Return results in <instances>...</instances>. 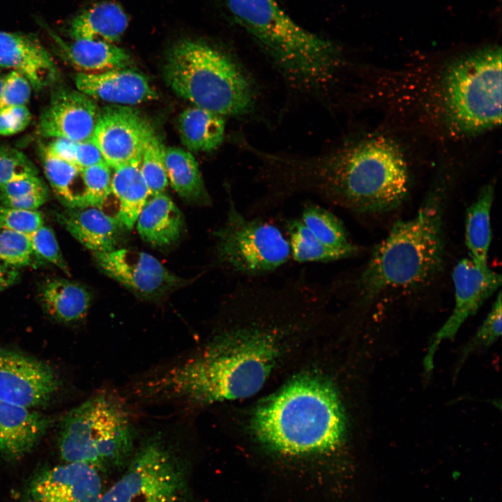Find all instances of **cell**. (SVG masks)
Instances as JSON below:
<instances>
[{
  "label": "cell",
  "instance_id": "obj_1",
  "mask_svg": "<svg viewBox=\"0 0 502 502\" xmlns=\"http://www.w3.org/2000/svg\"><path fill=\"white\" fill-rule=\"evenodd\" d=\"M275 161L265 180L268 197L277 207L293 195L311 193L355 213L387 212L400 206L409 191L402 152L383 136L312 158Z\"/></svg>",
  "mask_w": 502,
  "mask_h": 502
},
{
  "label": "cell",
  "instance_id": "obj_2",
  "mask_svg": "<svg viewBox=\"0 0 502 502\" xmlns=\"http://www.w3.org/2000/svg\"><path fill=\"white\" fill-rule=\"evenodd\" d=\"M269 326L238 328L140 383L139 395L190 406L242 399L257 393L278 356Z\"/></svg>",
  "mask_w": 502,
  "mask_h": 502
},
{
  "label": "cell",
  "instance_id": "obj_3",
  "mask_svg": "<svg viewBox=\"0 0 502 502\" xmlns=\"http://www.w3.org/2000/svg\"><path fill=\"white\" fill-rule=\"evenodd\" d=\"M257 439L284 455L335 450L344 442L347 419L337 391L312 375L298 377L262 402L251 419Z\"/></svg>",
  "mask_w": 502,
  "mask_h": 502
},
{
  "label": "cell",
  "instance_id": "obj_4",
  "mask_svg": "<svg viewBox=\"0 0 502 502\" xmlns=\"http://www.w3.org/2000/svg\"><path fill=\"white\" fill-rule=\"evenodd\" d=\"M443 192L439 185L415 216L395 222L376 246L356 281L357 296L368 299L418 288L433 279L443 261Z\"/></svg>",
  "mask_w": 502,
  "mask_h": 502
},
{
  "label": "cell",
  "instance_id": "obj_5",
  "mask_svg": "<svg viewBox=\"0 0 502 502\" xmlns=\"http://www.w3.org/2000/svg\"><path fill=\"white\" fill-rule=\"evenodd\" d=\"M235 20L290 81L307 88L329 83L340 63L337 47L299 26L275 0H225Z\"/></svg>",
  "mask_w": 502,
  "mask_h": 502
},
{
  "label": "cell",
  "instance_id": "obj_6",
  "mask_svg": "<svg viewBox=\"0 0 502 502\" xmlns=\"http://www.w3.org/2000/svg\"><path fill=\"white\" fill-rule=\"evenodd\" d=\"M167 84L195 106L221 116H241L254 105L252 85L229 56L201 40L183 39L167 53Z\"/></svg>",
  "mask_w": 502,
  "mask_h": 502
},
{
  "label": "cell",
  "instance_id": "obj_7",
  "mask_svg": "<svg viewBox=\"0 0 502 502\" xmlns=\"http://www.w3.org/2000/svg\"><path fill=\"white\" fill-rule=\"evenodd\" d=\"M437 101L446 126L458 134L484 132L501 121V50L487 45L446 66Z\"/></svg>",
  "mask_w": 502,
  "mask_h": 502
},
{
  "label": "cell",
  "instance_id": "obj_8",
  "mask_svg": "<svg viewBox=\"0 0 502 502\" xmlns=\"http://www.w3.org/2000/svg\"><path fill=\"white\" fill-rule=\"evenodd\" d=\"M135 437V426L122 401L100 393L64 416L59 449L66 463H86L100 469L123 463Z\"/></svg>",
  "mask_w": 502,
  "mask_h": 502
},
{
  "label": "cell",
  "instance_id": "obj_9",
  "mask_svg": "<svg viewBox=\"0 0 502 502\" xmlns=\"http://www.w3.org/2000/svg\"><path fill=\"white\" fill-rule=\"evenodd\" d=\"M225 221L213 233L218 264L246 279L273 273L291 259L288 239L275 225L248 216L229 199Z\"/></svg>",
  "mask_w": 502,
  "mask_h": 502
},
{
  "label": "cell",
  "instance_id": "obj_10",
  "mask_svg": "<svg viewBox=\"0 0 502 502\" xmlns=\"http://www.w3.org/2000/svg\"><path fill=\"white\" fill-rule=\"evenodd\" d=\"M184 491L177 457L155 437L142 446L122 477L96 502H181Z\"/></svg>",
  "mask_w": 502,
  "mask_h": 502
},
{
  "label": "cell",
  "instance_id": "obj_11",
  "mask_svg": "<svg viewBox=\"0 0 502 502\" xmlns=\"http://www.w3.org/2000/svg\"><path fill=\"white\" fill-rule=\"evenodd\" d=\"M93 257L104 273L144 299L160 298L185 283L183 279L146 252L116 248L93 252Z\"/></svg>",
  "mask_w": 502,
  "mask_h": 502
},
{
  "label": "cell",
  "instance_id": "obj_12",
  "mask_svg": "<svg viewBox=\"0 0 502 502\" xmlns=\"http://www.w3.org/2000/svg\"><path fill=\"white\" fill-rule=\"evenodd\" d=\"M59 387V378L49 365L0 348L1 402L31 409L46 404Z\"/></svg>",
  "mask_w": 502,
  "mask_h": 502
},
{
  "label": "cell",
  "instance_id": "obj_13",
  "mask_svg": "<svg viewBox=\"0 0 502 502\" xmlns=\"http://www.w3.org/2000/svg\"><path fill=\"white\" fill-rule=\"evenodd\" d=\"M154 132L138 110L114 105L100 109L92 138L105 162L112 169L139 159Z\"/></svg>",
  "mask_w": 502,
  "mask_h": 502
},
{
  "label": "cell",
  "instance_id": "obj_14",
  "mask_svg": "<svg viewBox=\"0 0 502 502\" xmlns=\"http://www.w3.org/2000/svg\"><path fill=\"white\" fill-rule=\"evenodd\" d=\"M455 305L452 313L436 333L428 347L424 359L425 370L434 368V356L441 342L455 337L461 326L475 314L483 303L501 284V275L492 269L482 271L470 258L461 259L452 271Z\"/></svg>",
  "mask_w": 502,
  "mask_h": 502
},
{
  "label": "cell",
  "instance_id": "obj_15",
  "mask_svg": "<svg viewBox=\"0 0 502 502\" xmlns=\"http://www.w3.org/2000/svg\"><path fill=\"white\" fill-rule=\"evenodd\" d=\"M100 109L93 99L79 91L55 92L42 112L38 129L41 135L75 142L91 140Z\"/></svg>",
  "mask_w": 502,
  "mask_h": 502
},
{
  "label": "cell",
  "instance_id": "obj_16",
  "mask_svg": "<svg viewBox=\"0 0 502 502\" xmlns=\"http://www.w3.org/2000/svg\"><path fill=\"white\" fill-rule=\"evenodd\" d=\"M101 494L98 469L86 463H66L38 475L25 502H96Z\"/></svg>",
  "mask_w": 502,
  "mask_h": 502
},
{
  "label": "cell",
  "instance_id": "obj_17",
  "mask_svg": "<svg viewBox=\"0 0 502 502\" xmlns=\"http://www.w3.org/2000/svg\"><path fill=\"white\" fill-rule=\"evenodd\" d=\"M75 83L77 91L91 98L120 105H135L158 97L148 79L132 69L79 73L75 77Z\"/></svg>",
  "mask_w": 502,
  "mask_h": 502
},
{
  "label": "cell",
  "instance_id": "obj_18",
  "mask_svg": "<svg viewBox=\"0 0 502 502\" xmlns=\"http://www.w3.org/2000/svg\"><path fill=\"white\" fill-rule=\"evenodd\" d=\"M0 67L24 75L36 90L56 79L58 71L49 52L27 36L0 31Z\"/></svg>",
  "mask_w": 502,
  "mask_h": 502
},
{
  "label": "cell",
  "instance_id": "obj_19",
  "mask_svg": "<svg viewBox=\"0 0 502 502\" xmlns=\"http://www.w3.org/2000/svg\"><path fill=\"white\" fill-rule=\"evenodd\" d=\"M56 219L77 241L93 252L116 249L125 229L115 217L96 206L66 207L56 213Z\"/></svg>",
  "mask_w": 502,
  "mask_h": 502
},
{
  "label": "cell",
  "instance_id": "obj_20",
  "mask_svg": "<svg viewBox=\"0 0 502 502\" xmlns=\"http://www.w3.org/2000/svg\"><path fill=\"white\" fill-rule=\"evenodd\" d=\"M52 424L50 417L30 408L0 402V453L17 459L29 452Z\"/></svg>",
  "mask_w": 502,
  "mask_h": 502
},
{
  "label": "cell",
  "instance_id": "obj_21",
  "mask_svg": "<svg viewBox=\"0 0 502 502\" xmlns=\"http://www.w3.org/2000/svg\"><path fill=\"white\" fill-rule=\"evenodd\" d=\"M141 238L155 247L176 242L184 231V218L172 199L164 193L149 198L136 221Z\"/></svg>",
  "mask_w": 502,
  "mask_h": 502
},
{
  "label": "cell",
  "instance_id": "obj_22",
  "mask_svg": "<svg viewBox=\"0 0 502 502\" xmlns=\"http://www.w3.org/2000/svg\"><path fill=\"white\" fill-rule=\"evenodd\" d=\"M128 26V15L120 5L102 1L77 15L70 22L69 33L73 40L91 39L115 44Z\"/></svg>",
  "mask_w": 502,
  "mask_h": 502
},
{
  "label": "cell",
  "instance_id": "obj_23",
  "mask_svg": "<svg viewBox=\"0 0 502 502\" xmlns=\"http://www.w3.org/2000/svg\"><path fill=\"white\" fill-rule=\"evenodd\" d=\"M39 297L46 312L63 323H74L84 318L91 302L90 292L84 286L66 278L44 281Z\"/></svg>",
  "mask_w": 502,
  "mask_h": 502
},
{
  "label": "cell",
  "instance_id": "obj_24",
  "mask_svg": "<svg viewBox=\"0 0 502 502\" xmlns=\"http://www.w3.org/2000/svg\"><path fill=\"white\" fill-rule=\"evenodd\" d=\"M111 193L118 201L115 218L126 230H131L151 197L140 171V158L114 169Z\"/></svg>",
  "mask_w": 502,
  "mask_h": 502
},
{
  "label": "cell",
  "instance_id": "obj_25",
  "mask_svg": "<svg viewBox=\"0 0 502 502\" xmlns=\"http://www.w3.org/2000/svg\"><path fill=\"white\" fill-rule=\"evenodd\" d=\"M68 61L77 70L97 73L124 68L130 63V56L114 43L91 39H74L61 43Z\"/></svg>",
  "mask_w": 502,
  "mask_h": 502
},
{
  "label": "cell",
  "instance_id": "obj_26",
  "mask_svg": "<svg viewBox=\"0 0 502 502\" xmlns=\"http://www.w3.org/2000/svg\"><path fill=\"white\" fill-rule=\"evenodd\" d=\"M313 238L330 250L337 261L356 255L358 249L334 213L313 203L307 204L298 218Z\"/></svg>",
  "mask_w": 502,
  "mask_h": 502
},
{
  "label": "cell",
  "instance_id": "obj_27",
  "mask_svg": "<svg viewBox=\"0 0 502 502\" xmlns=\"http://www.w3.org/2000/svg\"><path fill=\"white\" fill-rule=\"evenodd\" d=\"M494 195L493 185H485L466 215L465 239L469 258L482 271L489 269L487 257L492 241L490 213Z\"/></svg>",
  "mask_w": 502,
  "mask_h": 502
},
{
  "label": "cell",
  "instance_id": "obj_28",
  "mask_svg": "<svg viewBox=\"0 0 502 502\" xmlns=\"http://www.w3.org/2000/svg\"><path fill=\"white\" fill-rule=\"evenodd\" d=\"M183 144L192 151H211L222 142L225 123L222 116L196 106L183 110L178 119Z\"/></svg>",
  "mask_w": 502,
  "mask_h": 502
},
{
  "label": "cell",
  "instance_id": "obj_29",
  "mask_svg": "<svg viewBox=\"0 0 502 502\" xmlns=\"http://www.w3.org/2000/svg\"><path fill=\"white\" fill-rule=\"evenodd\" d=\"M165 164L169 181L181 197L199 204H211L198 163L190 151L166 149Z\"/></svg>",
  "mask_w": 502,
  "mask_h": 502
},
{
  "label": "cell",
  "instance_id": "obj_30",
  "mask_svg": "<svg viewBox=\"0 0 502 502\" xmlns=\"http://www.w3.org/2000/svg\"><path fill=\"white\" fill-rule=\"evenodd\" d=\"M40 156L46 178L65 207L85 206L82 169L54 156L45 146Z\"/></svg>",
  "mask_w": 502,
  "mask_h": 502
},
{
  "label": "cell",
  "instance_id": "obj_31",
  "mask_svg": "<svg viewBox=\"0 0 502 502\" xmlns=\"http://www.w3.org/2000/svg\"><path fill=\"white\" fill-rule=\"evenodd\" d=\"M291 258L299 263L331 262L337 261L335 255L317 241L299 218L286 222Z\"/></svg>",
  "mask_w": 502,
  "mask_h": 502
},
{
  "label": "cell",
  "instance_id": "obj_32",
  "mask_svg": "<svg viewBox=\"0 0 502 502\" xmlns=\"http://www.w3.org/2000/svg\"><path fill=\"white\" fill-rule=\"evenodd\" d=\"M165 151L161 139L155 132L146 142L140 158V171L151 196L164 193L169 183Z\"/></svg>",
  "mask_w": 502,
  "mask_h": 502
},
{
  "label": "cell",
  "instance_id": "obj_33",
  "mask_svg": "<svg viewBox=\"0 0 502 502\" xmlns=\"http://www.w3.org/2000/svg\"><path fill=\"white\" fill-rule=\"evenodd\" d=\"M0 262L17 268L43 263L34 253L29 235L10 230H0Z\"/></svg>",
  "mask_w": 502,
  "mask_h": 502
},
{
  "label": "cell",
  "instance_id": "obj_34",
  "mask_svg": "<svg viewBox=\"0 0 502 502\" xmlns=\"http://www.w3.org/2000/svg\"><path fill=\"white\" fill-rule=\"evenodd\" d=\"M501 335V294L492 305V309L479 329L462 351L461 361L476 350L492 345Z\"/></svg>",
  "mask_w": 502,
  "mask_h": 502
},
{
  "label": "cell",
  "instance_id": "obj_35",
  "mask_svg": "<svg viewBox=\"0 0 502 502\" xmlns=\"http://www.w3.org/2000/svg\"><path fill=\"white\" fill-rule=\"evenodd\" d=\"M112 174L111 167L106 162L82 169L86 188L85 206L102 207L111 194Z\"/></svg>",
  "mask_w": 502,
  "mask_h": 502
},
{
  "label": "cell",
  "instance_id": "obj_36",
  "mask_svg": "<svg viewBox=\"0 0 502 502\" xmlns=\"http://www.w3.org/2000/svg\"><path fill=\"white\" fill-rule=\"evenodd\" d=\"M29 236L33 252L40 260L51 263L64 273L70 275L69 268L51 227L43 225Z\"/></svg>",
  "mask_w": 502,
  "mask_h": 502
},
{
  "label": "cell",
  "instance_id": "obj_37",
  "mask_svg": "<svg viewBox=\"0 0 502 502\" xmlns=\"http://www.w3.org/2000/svg\"><path fill=\"white\" fill-rule=\"evenodd\" d=\"M34 176H38V170L23 153L0 146V186Z\"/></svg>",
  "mask_w": 502,
  "mask_h": 502
},
{
  "label": "cell",
  "instance_id": "obj_38",
  "mask_svg": "<svg viewBox=\"0 0 502 502\" xmlns=\"http://www.w3.org/2000/svg\"><path fill=\"white\" fill-rule=\"evenodd\" d=\"M44 225L43 214L0 204V230H10L29 235Z\"/></svg>",
  "mask_w": 502,
  "mask_h": 502
},
{
  "label": "cell",
  "instance_id": "obj_39",
  "mask_svg": "<svg viewBox=\"0 0 502 502\" xmlns=\"http://www.w3.org/2000/svg\"><path fill=\"white\" fill-rule=\"evenodd\" d=\"M31 85L22 74L12 70L4 78L0 95V111L20 105L29 101Z\"/></svg>",
  "mask_w": 502,
  "mask_h": 502
},
{
  "label": "cell",
  "instance_id": "obj_40",
  "mask_svg": "<svg viewBox=\"0 0 502 502\" xmlns=\"http://www.w3.org/2000/svg\"><path fill=\"white\" fill-rule=\"evenodd\" d=\"M31 114L26 105L0 111V135L8 136L24 130L30 123Z\"/></svg>",
  "mask_w": 502,
  "mask_h": 502
},
{
  "label": "cell",
  "instance_id": "obj_41",
  "mask_svg": "<svg viewBox=\"0 0 502 502\" xmlns=\"http://www.w3.org/2000/svg\"><path fill=\"white\" fill-rule=\"evenodd\" d=\"M47 190L46 185L38 176L14 181L0 186V204L8 199Z\"/></svg>",
  "mask_w": 502,
  "mask_h": 502
},
{
  "label": "cell",
  "instance_id": "obj_42",
  "mask_svg": "<svg viewBox=\"0 0 502 502\" xmlns=\"http://www.w3.org/2000/svg\"><path fill=\"white\" fill-rule=\"evenodd\" d=\"M105 162L93 140L77 142L75 151V165L80 169Z\"/></svg>",
  "mask_w": 502,
  "mask_h": 502
},
{
  "label": "cell",
  "instance_id": "obj_43",
  "mask_svg": "<svg viewBox=\"0 0 502 502\" xmlns=\"http://www.w3.org/2000/svg\"><path fill=\"white\" fill-rule=\"evenodd\" d=\"M47 197V190L8 199L1 202V205L22 210L35 211L46 202Z\"/></svg>",
  "mask_w": 502,
  "mask_h": 502
},
{
  "label": "cell",
  "instance_id": "obj_44",
  "mask_svg": "<svg viewBox=\"0 0 502 502\" xmlns=\"http://www.w3.org/2000/svg\"><path fill=\"white\" fill-rule=\"evenodd\" d=\"M20 278L19 268L0 262V293L16 284Z\"/></svg>",
  "mask_w": 502,
  "mask_h": 502
},
{
  "label": "cell",
  "instance_id": "obj_45",
  "mask_svg": "<svg viewBox=\"0 0 502 502\" xmlns=\"http://www.w3.org/2000/svg\"><path fill=\"white\" fill-rule=\"evenodd\" d=\"M3 80H4V78H2L0 77V95H1L3 84Z\"/></svg>",
  "mask_w": 502,
  "mask_h": 502
}]
</instances>
